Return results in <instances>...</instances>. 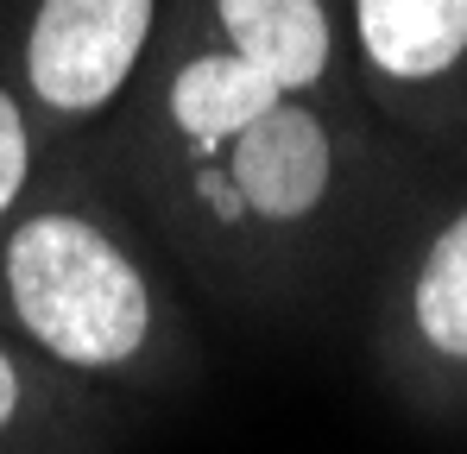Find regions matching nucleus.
Listing matches in <instances>:
<instances>
[{
  "instance_id": "f257e3e1",
  "label": "nucleus",
  "mask_w": 467,
  "mask_h": 454,
  "mask_svg": "<svg viewBox=\"0 0 467 454\" xmlns=\"http://www.w3.org/2000/svg\"><path fill=\"white\" fill-rule=\"evenodd\" d=\"M101 151L164 253L222 297H297L398 227L410 183L367 108L297 101L171 26Z\"/></svg>"
},
{
  "instance_id": "f03ea898",
  "label": "nucleus",
  "mask_w": 467,
  "mask_h": 454,
  "mask_svg": "<svg viewBox=\"0 0 467 454\" xmlns=\"http://www.w3.org/2000/svg\"><path fill=\"white\" fill-rule=\"evenodd\" d=\"M158 246L101 139L51 151L32 196L0 222V335L114 404L177 385L196 328Z\"/></svg>"
},
{
  "instance_id": "7ed1b4c3",
  "label": "nucleus",
  "mask_w": 467,
  "mask_h": 454,
  "mask_svg": "<svg viewBox=\"0 0 467 454\" xmlns=\"http://www.w3.org/2000/svg\"><path fill=\"white\" fill-rule=\"evenodd\" d=\"M164 0H6L13 76L51 151L114 127L158 51Z\"/></svg>"
},
{
  "instance_id": "20e7f679",
  "label": "nucleus",
  "mask_w": 467,
  "mask_h": 454,
  "mask_svg": "<svg viewBox=\"0 0 467 454\" xmlns=\"http://www.w3.org/2000/svg\"><path fill=\"white\" fill-rule=\"evenodd\" d=\"M398 246L379 265L373 347L398 391L430 410L467 397V196L430 202L417 222H398Z\"/></svg>"
},
{
  "instance_id": "39448f33",
  "label": "nucleus",
  "mask_w": 467,
  "mask_h": 454,
  "mask_svg": "<svg viewBox=\"0 0 467 454\" xmlns=\"http://www.w3.org/2000/svg\"><path fill=\"white\" fill-rule=\"evenodd\" d=\"M367 114L417 146H467V0H348Z\"/></svg>"
},
{
  "instance_id": "423d86ee",
  "label": "nucleus",
  "mask_w": 467,
  "mask_h": 454,
  "mask_svg": "<svg viewBox=\"0 0 467 454\" xmlns=\"http://www.w3.org/2000/svg\"><path fill=\"white\" fill-rule=\"evenodd\" d=\"M164 26L297 101L367 108L348 64V0H164Z\"/></svg>"
},
{
  "instance_id": "0eeeda50",
  "label": "nucleus",
  "mask_w": 467,
  "mask_h": 454,
  "mask_svg": "<svg viewBox=\"0 0 467 454\" xmlns=\"http://www.w3.org/2000/svg\"><path fill=\"white\" fill-rule=\"evenodd\" d=\"M120 423V404L32 360L0 335V454H95Z\"/></svg>"
},
{
  "instance_id": "6e6552de",
  "label": "nucleus",
  "mask_w": 467,
  "mask_h": 454,
  "mask_svg": "<svg viewBox=\"0 0 467 454\" xmlns=\"http://www.w3.org/2000/svg\"><path fill=\"white\" fill-rule=\"evenodd\" d=\"M51 146L38 133V114L13 76V51H6V0H0V222L32 196V183L45 177Z\"/></svg>"
}]
</instances>
